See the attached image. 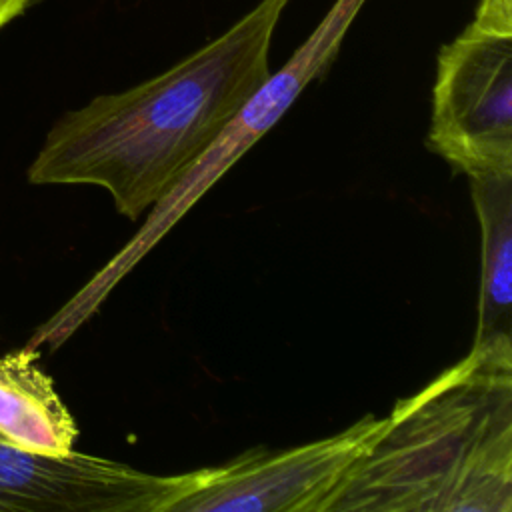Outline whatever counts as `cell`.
Instances as JSON below:
<instances>
[{
    "label": "cell",
    "instance_id": "obj_1",
    "mask_svg": "<svg viewBox=\"0 0 512 512\" xmlns=\"http://www.w3.org/2000/svg\"><path fill=\"white\" fill-rule=\"evenodd\" d=\"M288 2L260 0L162 74L60 116L28 166V182L98 186L118 214L138 220L266 82L272 36Z\"/></svg>",
    "mask_w": 512,
    "mask_h": 512
},
{
    "label": "cell",
    "instance_id": "obj_2",
    "mask_svg": "<svg viewBox=\"0 0 512 512\" xmlns=\"http://www.w3.org/2000/svg\"><path fill=\"white\" fill-rule=\"evenodd\" d=\"M334 512H512V338L398 400Z\"/></svg>",
    "mask_w": 512,
    "mask_h": 512
},
{
    "label": "cell",
    "instance_id": "obj_3",
    "mask_svg": "<svg viewBox=\"0 0 512 512\" xmlns=\"http://www.w3.org/2000/svg\"><path fill=\"white\" fill-rule=\"evenodd\" d=\"M346 30L344 16H328L296 54L246 100L218 138L146 214L134 236L66 302L36 328L26 346L56 350L84 326L136 264L184 218V214L282 118L310 80L334 60Z\"/></svg>",
    "mask_w": 512,
    "mask_h": 512
},
{
    "label": "cell",
    "instance_id": "obj_4",
    "mask_svg": "<svg viewBox=\"0 0 512 512\" xmlns=\"http://www.w3.org/2000/svg\"><path fill=\"white\" fill-rule=\"evenodd\" d=\"M388 416H362L338 434L284 450L250 448L194 470L192 488L170 512H334L384 434Z\"/></svg>",
    "mask_w": 512,
    "mask_h": 512
},
{
    "label": "cell",
    "instance_id": "obj_5",
    "mask_svg": "<svg viewBox=\"0 0 512 512\" xmlns=\"http://www.w3.org/2000/svg\"><path fill=\"white\" fill-rule=\"evenodd\" d=\"M426 144L468 178L512 174V32L472 22L440 48Z\"/></svg>",
    "mask_w": 512,
    "mask_h": 512
},
{
    "label": "cell",
    "instance_id": "obj_6",
    "mask_svg": "<svg viewBox=\"0 0 512 512\" xmlns=\"http://www.w3.org/2000/svg\"><path fill=\"white\" fill-rule=\"evenodd\" d=\"M194 470L154 476L108 458L36 454L0 442V512H170Z\"/></svg>",
    "mask_w": 512,
    "mask_h": 512
},
{
    "label": "cell",
    "instance_id": "obj_7",
    "mask_svg": "<svg viewBox=\"0 0 512 512\" xmlns=\"http://www.w3.org/2000/svg\"><path fill=\"white\" fill-rule=\"evenodd\" d=\"M38 360L40 348L28 346L0 356V442L62 456L74 450L78 426Z\"/></svg>",
    "mask_w": 512,
    "mask_h": 512
},
{
    "label": "cell",
    "instance_id": "obj_8",
    "mask_svg": "<svg viewBox=\"0 0 512 512\" xmlns=\"http://www.w3.org/2000/svg\"><path fill=\"white\" fill-rule=\"evenodd\" d=\"M468 180L482 236L474 342L512 338V174Z\"/></svg>",
    "mask_w": 512,
    "mask_h": 512
},
{
    "label": "cell",
    "instance_id": "obj_9",
    "mask_svg": "<svg viewBox=\"0 0 512 512\" xmlns=\"http://www.w3.org/2000/svg\"><path fill=\"white\" fill-rule=\"evenodd\" d=\"M472 22L490 30L512 32V0H480Z\"/></svg>",
    "mask_w": 512,
    "mask_h": 512
},
{
    "label": "cell",
    "instance_id": "obj_10",
    "mask_svg": "<svg viewBox=\"0 0 512 512\" xmlns=\"http://www.w3.org/2000/svg\"><path fill=\"white\" fill-rule=\"evenodd\" d=\"M32 0H0V30L16 20Z\"/></svg>",
    "mask_w": 512,
    "mask_h": 512
}]
</instances>
